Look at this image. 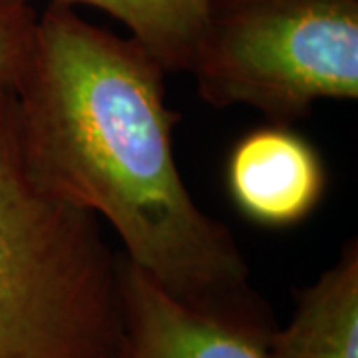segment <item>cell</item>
Wrapping results in <instances>:
<instances>
[{"mask_svg": "<svg viewBox=\"0 0 358 358\" xmlns=\"http://www.w3.org/2000/svg\"><path fill=\"white\" fill-rule=\"evenodd\" d=\"M120 324V257L100 219L32 176L0 90V358H108Z\"/></svg>", "mask_w": 358, "mask_h": 358, "instance_id": "2", "label": "cell"}, {"mask_svg": "<svg viewBox=\"0 0 358 358\" xmlns=\"http://www.w3.org/2000/svg\"><path fill=\"white\" fill-rule=\"evenodd\" d=\"M90 4L117 18L131 38L169 72H189L203 36L209 0H56Z\"/></svg>", "mask_w": 358, "mask_h": 358, "instance_id": "7", "label": "cell"}, {"mask_svg": "<svg viewBox=\"0 0 358 358\" xmlns=\"http://www.w3.org/2000/svg\"><path fill=\"white\" fill-rule=\"evenodd\" d=\"M38 14L30 0H0V90L14 92L24 76Z\"/></svg>", "mask_w": 358, "mask_h": 358, "instance_id": "8", "label": "cell"}, {"mask_svg": "<svg viewBox=\"0 0 358 358\" xmlns=\"http://www.w3.org/2000/svg\"><path fill=\"white\" fill-rule=\"evenodd\" d=\"M122 324L108 358H275L253 327L187 307L120 257Z\"/></svg>", "mask_w": 358, "mask_h": 358, "instance_id": "4", "label": "cell"}, {"mask_svg": "<svg viewBox=\"0 0 358 358\" xmlns=\"http://www.w3.org/2000/svg\"><path fill=\"white\" fill-rule=\"evenodd\" d=\"M192 72L203 102L275 124L358 98V0H209Z\"/></svg>", "mask_w": 358, "mask_h": 358, "instance_id": "3", "label": "cell"}, {"mask_svg": "<svg viewBox=\"0 0 358 358\" xmlns=\"http://www.w3.org/2000/svg\"><path fill=\"white\" fill-rule=\"evenodd\" d=\"M324 185L319 152L285 124L245 134L227 162V187L237 209L267 227H289L308 217Z\"/></svg>", "mask_w": 358, "mask_h": 358, "instance_id": "5", "label": "cell"}, {"mask_svg": "<svg viewBox=\"0 0 358 358\" xmlns=\"http://www.w3.org/2000/svg\"><path fill=\"white\" fill-rule=\"evenodd\" d=\"M14 100L22 154L40 185L108 221L129 263L183 305L277 329L229 229L185 187L166 70L136 40L50 0Z\"/></svg>", "mask_w": 358, "mask_h": 358, "instance_id": "1", "label": "cell"}, {"mask_svg": "<svg viewBox=\"0 0 358 358\" xmlns=\"http://www.w3.org/2000/svg\"><path fill=\"white\" fill-rule=\"evenodd\" d=\"M275 358H358V247L343 249L338 261L310 287L299 291L287 327L268 336Z\"/></svg>", "mask_w": 358, "mask_h": 358, "instance_id": "6", "label": "cell"}]
</instances>
